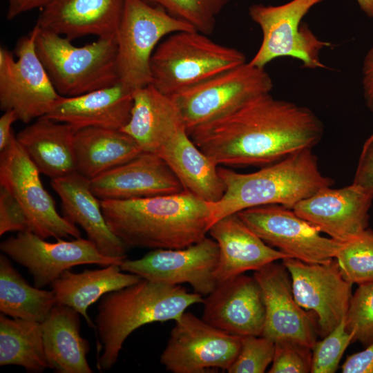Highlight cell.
I'll return each mask as SVG.
<instances>
[{"label":"cell","mask_w":373,"mask_h":373,"mask_svg":"<svg viewBox=\"0 0 373 373\" xmlns=\"http://www.w3.org/2000/svg\"><path fill=\"white\" fill-rule=\"evenodd\" d=\"M323 131L321 120L309 108L267 93L188 134L218 166H267L312 149Z\"/></svg>","instance_id":"6da1fadb"},{"label":"cell","mask_w":373,"mask_h":373,"mask_svg":"<svg viewBox=\"0 0 373 373\" xmlns=\"http://www.w3.org/2000/svg\"><path fill=\"white\" fill-rule=\"evenodd\" d=\"M100 202L108 226L127 248L186 247L204 238L213 223L209 203L187 190Z\"/></svg>","instance_id":"7a4b0ae2"},{"label":"cell","mask_w":373,"mask_h":373,"mask_svg":"<svg viewBox=\"0 0 373 373\" xmlns=\"http://www.w3.org/2000/svg\"><path fill=\"white\" fill-rule=\"evenodd\" d=\"M218 173L225 190L218 202H209L213 223L259 206L280 204L292 209L334 182L321 172L312 149L298 151L253 173H240L219 166Z\"/></svg>","instance_id":"3957f363"},{"label":"cell","mask_w":373,"mask_h":373,"mask_svg":"<svg viewBox=\"0 0 373 373\" xmlns=\"http://www.w3.org/2000/svg\"><path fill=\"white\" fill-rule=\"evenodd\" d=\"M204 298L180 285L141 279L139 282L104 295L95 320L102 354L99 370H108L116 363L128 336L144 325L175 321L190 306Z\"/></svg>","instance_id":"277c9868"},{"label":"cell","mask_w":373,"mask_h":373,"mask_svg":"<svg viewBox=\"0 0 373 373\" xmlns=\"http://www.w3.org/2000/svg\"><path fill=\"white\" fill-rule=\"evenodd\" d=\"M35 26L36 52L61 96L76 97L119 82L115 37L76 46L66 37Z\"/></svg>","instance_id":"5b68a950"},{"label":"cell","mask_w":373,"mask_h":373,"mask_svg":"<svg viewBox=\"0 0 373 373\" xmlns=\"http://www.w3.org/2000/svg\"><path fill=\"white\" fill-rule=\"evenodd\" d=\"M245 62L243 52L208 35L195 30L176 32L165 37L152 55L151 84L171 96Z\"/></svg>","instance_id":"8992f818"},{"label":"cell","mask_w":373,"mask_h":373,"mask_svg":"<svg viewBox=\"0 0 373 373\" xmlns=\"http://www.w3.org/2000/svg\"><path fill=\"white\" fill-rule=\"evenodd\" d=\"M193 30L145 0H124L115 34L119 82L133 91L151 84V60L158 44L171 34Z\"/></svg>","instance_id":"52a82bcc"},{"label":"cell","mask_w":373,"mask_h":373,"mask_svg":"<svg viewBox=\"0 0 373 373\" xmlns=\"http://www.w3.org/2000/svg\"><path fill=\"white\" fill-rule=\"evenodd\" d=\"M322 1L291 0L280 6H251L249 15L260 26L262 39L249 62L265 68L275 59L290 57L300 60L305 68H326L321 61L320 52L332 44L319 39L307 24L301 23L311 8Z\"/></svg>","instance_id":"ba28073f"},{"label":"cell","mask_w":373,"mask_h":373,"mask_svg":"<svg viewBox=\"0 0 373 373\" xmlns=\"http://www.w3.org/2000/svg\"><path fill=\"white\" fill-rule=\"evenodd\" d=\"M272 88V79L264 68L245 62L171 97L189 133L256 96L270 93Z\"/></svg>","instance_id":"9c48e42d"},{"label":"cell","mask_w":373,"mask_h":373,"mask_svg":"<svg viewBox=\"0 0 373 373\" xmlns=\"http://www.w3.org/2000/svg\"><path fill=\"white\" fill-rule=\"evenodd\" d=\"M37 27L20 38L17 59L0 48V108L14 111L18 120L29 123L45 116L62 97L55 90L35 50Z\"/></svg>","instance_id":"30bf717a"},{"label":"cell","mask_w":373,"mask_h":373,"mask_svg":"<svg viewBox=\"0 0 373 373\" xmlns=\"http://www.w3.org/2000/svg\"><path fill=\"white\" fill-rule=\"evenodd\" d=\"M40 172L16 139L0 154V185L23 209L29 231L39 237L56 240L81 237L77 226L59 214L55 202L45 189Z\"/></svg>","instance_id":"8fae6325"},{"label":"cell","mask_w":373,"mask_h":373,"mask_svg":"<svg viewBox=\"0 0 373 373\" xmlns=\"http://www.w3.org/2000/svg\"><path fill=\"white\" fill-rule=\"evenodd\" d=\"M241 343V336L224 332L185 312L175 321L160 362L173 373L227 371Z\"/></svg>","instance_id":"7c38bea8"},{"label":"cell","mask_w":373,"mask_h":373,"mask_svg":"<svg viewBox=\"0 0 373 373\" xmlns=\"http://www.w3.org/2000/svg\"><path fill=\"white\" fill-rule=\"evenodd\" d=\"M237 214L265 243L307 263L332 260L342 245L322 236L316 227L280 204L251 207Z\"/></svg>","instance_id":"4fadbf2b"},{"label":"cell","mask_w":373,"mask_h":373,"mask_svg":"<svg viewBox=\"0 0 373 373\" xmlns=\"http://www.w3.org/2000/svg\"><path fill=\"white\" fill-rule=\"evenodd\" d=\"M0 249L28 269L38 288L51 285L73 267L86 264L120 265L124 260L104 256L88 238L58 239L50 242L30 231L19 232L2 241Z\"/></svg>","instance_id":"5bb4252c"},{"label":"cell","mask_w":373,"mask_h":373,"mask_svg":"<svg viewBox=\"0 0 373 373\" xmlns=\"http://www.w3.org/2000/svg\"><path fill=\"white\" fill-rule=\"evenodd\" d=\"M218 259L217 242L206 236L186 247L155 249L140 258H126L119 266L142 279L171 285L188 283L195 293L206 296L218 283Z\"/></svg>","instance_id":"9a60e30c"},{"label":"cell","mask_w":373,"mask_h":373,"mask_svg":"<svg viewBox=\"0 0 373 373\" xmlns=\"http://www.w3.org/2000/svg\"><path fill=\"white\" fill-rule=\"evenodd\" d=\"M288 270L295 300L317 320L323 338L345 317L352 297V284L342 276L334 258L326 263H307L293 258L282 260Z\"/></svg>","instance_id":"2e32d148"},{"label":"cell","mask_w":373,"mask_h":373,"mask_svg":"<svg viewBox=\"0 0 373 373\" xmlns=\"http://www.w3.org/2000/svg\"><path fill=\"white\" fill-rule=\"evenodd\" d=\"M253 276L262 290L265 307L261 336L274 342L294 341L312 348L318 334L316 318L295 300L290 275L283 262H271Z\"/></svg>","instance_id":"e0dca14e"},{"label":"cell","mask_w":373,"mask_h":373,"mask_svg":"<svg viewBox=\"0 0 373 373\" xmlns=\"http://www.w3.org/2000/svg\"><path fill=\"white\" fill-rule=\"evenodd\" d=\"M202 319L227 334L261 336L265 307L255 278L244 274L218 283L204 298Z\"/></svg>","instance_id":"ac0fdd59"},{"label":"cell","mask_w":373,"mask_h":373,"mask_svg":"<svg viewBox=\"0 0 373 373\" xmlns=\"http://www.w3.org/2000/svg\"><path fill=\"white\" fill-rule=\"evenodd\" d=\"M373 193L354 184L340 189L323 188L292 209L321 232L345 242L367 228Z\"/></svg>","instance_id":"d6986e66"},{"label":"cell","mask_w":373,"mask_h":373,"mask_svg":"<svg viewBox=\"0 0 373 373\" xmlns=\"http://www.w3.org/2000/svg\"><path fill=\"white\" fill-rule=\"evenodd\" d=\"M90 182L92 191L100 200L140 198L184 190L166 163L148 152H142Z\"/></svg>","instance_id":"ffe728a7"},{"label":"cell","mask_w":373,"mask_h":373,"mask_svg":"<svg viewBox=\"0 0 373 373\" xmlns=\"http://www.w3.org/2000/svg\"><path fill=\"white\" fill-rule=\"evenodd\" d=\"M124 0H49L36 25L39 29L75 39L115 37Z\"/></svg>","instance_id":"44dd1931"},{"label":"cell","mask_w":373,"mask_h":373,"mask_svg":"<svg viewBox=\"0 0 373 373\" xmlns=\"http://www.w3.org/2000/svg\"><path fill=\"white\" fill-rule=\"evenodd\" d=\"M50 184L60 198L62 216L80 226L102 254L122 260L126 258L127 247L108 226L90 180L75 171L51 179Z\"/></svg>","instance_id":"7402d4cb"},{"label":"cell","mask_w":373,"mask_h":373,"mask_svg":"<svg viewBox=\"0 0 373 373\" xmlns=\"http://www.w3.org/2000/svg\"><path fill=\"white\" fill-rule=\"evenodd\" d=\"M217 242L219 259L216 272L218 283L290 258L265 243L238 216H227L215 222L209 230Z\"/></svg>","instance_id":"603a6c76"},{"label":"cell","mask_w":373,"mask_h":373,"mask_svg":"<svg viewBox=\"0 0 373 373\" xmlns=\"http://www.w3.org/2000/svg\"><path fill=\"white\" fill-rule=\"evenodd\" d=\"M133 104V90L118 82L76 97L62 96L44 117L77 131L87 127L122 130L130 120Z\"/></svg>","instance_id":"cb8c5ba5"},{"label":"cell","mask_w":373,"mask_h":373,"mask_svg":"<svg viewBox=\"0 0 373 373\" xmlns=\"http://www.w3.org/2000/svg\"><path fill=\"white\" fill-rule=\"evenodd\" d=\"M130 120L121 130L130 135L143 152L157 154L180 131L186 129L171 96L152 84L133 91Z\"/></svg>","instance_id":"d4e9b609"},{"label":"cell","mask_w":373,"mask_h":373,"mask_svg":"<svg viewBox=\"0 0 373 373\" xmlns=\"http://www.w3.org/2000/svg\"><path fill=\"white\" fill-rule=\"evenodd\" d=\"M71 125L41 117L26 126L16 139L41 173L54 179L76 171Z\"/></svg>","instance_id":"484cf974"},{"label":"cell","mask_w":373,"mask_h":373,"mask_svg":"<svg viewBox=\"0 0 373 373\" xmlns=\"http://www.w3.org/2000/svg\"><path fill=\"white\" fill-rule=\"evenodd\" d=\"M187 190L207 202L224 193L218 166L193 142L186 129L180 131L157 153Z\"/></svg>","instance_id":"4316f807"},{"label":"cell","mask_w":373,"mask_h":373,"mask_svg":"<svg viewBox=\"0 0 373 373\" xmlns=\"http://www.w3.org/2000/svg\"><path fill=\"white\" fill-rule=\"evenodd\" d=\"M79 314L56 304L41 323L48 367L58 373L93 372L86 356L89 343L79 332Z\"/></svg>","instance_id":"83f0119b"},{"label":"cell","mask_w":373,"mask_h":373,"mask_svg":"<svg viewBox=\"0 0 373 373\" xmlns=\"http://www.w3.org/2000/svg\"><path fill=\"white\" fill-rule=\"evenodd\" d=\"M142 152L137 143L121 130L87 127L74 135L76 171L90 180Z\"/></svg>","instance_id":"f1b7e54d"},{"label":"cell","mask_w":373,"mask_h":373,"mask_svg":"<svg viewBox=\"0 0 373 373\" xmlns=\"http://www.w3.org/2000/svg\"><path fill=\"white\" fill-rule=\"evenodd\" d=\"M122 271L119 265H110L100 269H85L81 273L65 271L50 285L57 304L71 307L84 317L90 327H95L87 312L88 307L106 294L142 279Z\"/></svg>","instance_id":"f546056e"},{"label":"cell","mask_w":373,"mask_h":373,"mask_svg":"<svg viewBox=\"0 0 373 373\" xmlns=\"http://www.w3.org/2000/svg\"><path fill=\"white\" fill-rule=\"evenodd\" d=\"M57 304L52 290L32 287L13 267L7 256H0V311L14 318L42 323Z\"/></svg>","instance_id":"4dcf8cb0"},{"label":"cell","mask_w":373,"mask_h":373,"mask_svg":"<svg viewBox=\"0 0 373 373\" xmlns=\"http://www.w3.org/2000/svg\"><path fill=\"white\" fill-rule=\"evenodd\" d=\"M19 365L29 372L49 367L41 323L0 316V365Z\"/></svg>","instance_id":"1f68e13d"},{"label":"cell","mask_w":373,"mask_h":373,"mask_svg":"<svg viewBox=\"0 0 373 373\" xmlns=\"http://www.w3.org/2000/svg\"><path fill=\"white\" fill-rule=\"evenodd\" d=\"M335 259L343 277L352 285L373 282V231L367 228L342 242Z\"/></svg>","instance_id":"d6a6232c"},{"label":"cell","mask_w":373,"mask_h":373,"mask_svg":"<svg viewBox=\"0 0 373 373\" xmlns=\"http://www.w3.org/2000/svg\"><path fill=\"white\" fill-rule=\"evenodd\" d=\"M156 3L174 17L206 35L215 28L216 17L230 0H145Z\"/></svg>","instance_id":"836d02e7"},{"label":"cell","mask_w":373,"mask_h":373,"mask_svg":"<svg viewBox=\"0 0 373 373\" xmlns=\"http://www.w3.org/2000/svg\"><path fill=\"white\" fill-rule=\"evenodd\" d=\"M345 326L354 341L366 347L373 342V282L358 285L345 316Z\"/></svg>","instance_id":"e575fe53"},{"label":"cell","mask_w":373,"mask_h":373,"mask_svg":"<svg viewBox=\"0 0 373 373\" xmlns=\"http://www.w3.org/2000/svg\"><path fill=\"white\" fill-rule=\"evenodd\" d=\"M354 341V334L345 326V317L329 334L316 341L312 347V373H334L341 359Z\"/></svg>","instance_id":"d590c367"},{"label":"cell","mask_w":373,"mask_h":373,"mask_svg":"<svg viewBox=\"0 0 373 373\" xmlns=\"http://www.w3.org/2000/svg\"><path fill=\"white\" fill-rule=\"evenodd\" d=\"M275 342L263 336L242 337L239 352L229 373H263L272 363Z\"/></svg>","instance_id":"8d00e7d4"},{"label":"cell","mask_w":373,"mask_h":373,"mask_svg":"<svg viewBox=\"0 0 373 373\" xmlns=\"http://www.w3.org/2000/svg\"><path fill=\"white\" fill-rule=\"evenodd\" d=\"M312 366V348L296 341L275 342L269 373H308Z\"/></svg>","instance_id":"74e56055"},{"label":"cell","mask_w":373,"mask_h":373,"mask_svg":"<svg viewBox=\"0 0 373 373\" xmlns=\"http://www.w3.org/2000/svg\"><path fill=\"white\" fill-rule=\"evenodd\" d=\"M29 231L27 216L17 199L0 188V236L8 232Z\"/></svg>","instance_id":"f35d334b"},{"label":"cell","mask_w":373,"mask_h":373,"mask_svg":"<svg viewBox=\"0 0 373 373\" xmlns=\"http://www.w3.org/2000/svg\"><path fill=\"white\" fill-rule=\"evenodd\" d=\"M352 184L373 193V133L363 146Z\"/></svg>","instance_id":"ab89813d"},{"label":"cell","mask_w":373,"mask_h":373,"mask_svg":"<svg viewBox=\"0 0 373 373\" xmlns=\"http://www.w3.org/2000/svg\"><path fill=\"white\" fill-rule=\"evenodd\" d=\"M341 369L343 373H373V342L347 356Z\"/></svg>","instance_id":"60d3db41"},{"label":"cell","mask_w":373,"mask_h":373,"mask_svg":"<svg viewBox=\"0 0 373 373\" xmlns=\"http://www.w3.org/2000/svg\"><path fill=\"white\" fill-rule=\"evenodd\" d=\"M362 88L366 106L373 115V44L363 59Z\"/></svg>","instance_id":"b9f144b4"},{"label":"cell","mask_w":373,"mask_h":373,"mask_svg":"<svg viewBox=\"0 0 373 373\" xmlns=\"http://www.w3.org/2000/svg\"><path fill=\"white\" fill-rule=\"evenodd\" d=\"M17 120L18 117L12 110L4 111L0 117V151L8 147L15 137L12 125Z\"/></svg>","instance_id":"7bdbcfd3"},{"label":"cell","mask_w":373,"mask_h":373,"mask_svg":"<svg viewBox=\"0 0 373 373\" xmlns=\"http://www.w3.org/2000/svg\"><path fill=\"white\" fill-rule=\"evenodd\" d=\"M49 0H8L6 17L12 20L19 15L44 7Z\"/></svg>","instance_id":"ee69618b"},{"label":"cell","mask_w":373,"mask_h":373,"mask_svg":"<svg viewBox=\"0 0 373 373\" xmlns=\"http://www.w3.org/2000/svg\"><path fill=\"white\" fill-rule=\"evenodd\" d=\"M363 12L373 19V0H356Z\"/></svg>","instance_id":"f6af8a7d"}]
</instances>
